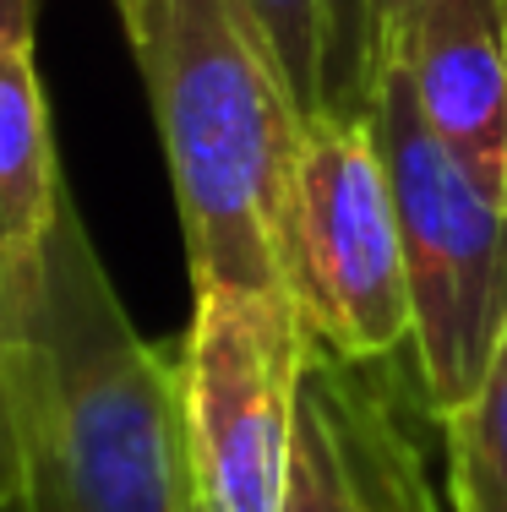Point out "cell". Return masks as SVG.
<instances>
[{
	"mask_svg": "<svg viewBox=\"0 0 507 512\" xmlns=\"http://www.w3.org/2000/svg\"><path fill=\"white\" fill-rule=\"evenodd\" d=\"M273 50H279L289 88L306 115L322 109V60H328V0H251Z\"/></svg>",
	"mask_w": 507,
	"mask_h": 512,
	"instance_id": "cell-12",
	"label": "cell"
},
{
	"mask_svg": "<svg viewBox=\"0 0 507 512\" xmlns=\"http://www.w3.org/2000/svg\"><path fill=\"white\" fill-rule=\"evenodd\" d=\"M33 28H39V0H0V33L6 39L33 44Z\"/></svg>",
	"mask_w": 507,
	"mask_h": 512,
	"instance_id": "cell-13",
	"label": "cell"
},
{
	"mask_svg": "<svg viewBox=\"0 0 507 512\" xmlns=\"http://www.w3.org/2000/svg\"><path fill=\"white\" fill-rule=\"evenodd\" d=\"M66 202L71 197L60 186L50 104H44L33 44L0 33V398L6 404L22 355H28Z\"/></svg>",
	"mask_w": 507,
	"mask_h": 512,
	"instance_id": "cell-7",
	"label": "cell"
},
{
	"mask_svg": "<svg viewBox=\"0 0 507 512\" xmlns=\"http://www.w3.org/2000/svg\"><path fill=\"white\" fill-rule=\"evenodd\" d=\"M317 355L295 295L240 284L191 289L180 338V409L208 512H284L300 393Z\"/></svg>",
	"mask_w": 507,
	"mask_h": 512,
	"instance_id": "cell-4",
	"label": "cell"
},
{
	"mask_svg": "<svg viewBox=\"0 0 507 512\" xmlns=\"http://www.w3.org/2000/svg\"><path fill=\"white\" fill-rule=\"evenodd\" d=\"M382 66V6L377 0H328V60H322L317 115H366Z\"/></svg>",
	"mask_w": 507,
	"mask_h": 512,
	"instance_id": "cell-11",
	"label": "cell"
},
{
	"mask_svg": "<svg viewBox=\"0 0 507 512\" xmlns=\"http://www.w3.org/2000/svg\"><path fill=\"white\" fill-rule=\"evenodd\" d=\"M360 442H366V480H371V512H448V496L426 474L415 436L382 393L360 382Z\"/></svg>",
	"mask_w": 507,
	"mask_h": 512,
	"instance_id": "cell-10",
	"label": "cell"
},
{
	"mask_svg": "<svg viewBox=\"0 0 507 512\" xmlns=\"http://www.w3.org/2000/svg\"><path fill=\"white\" fill-rule=\"evenodd\" d=\"M284 512H371L355 365L322 355V349L306 365L295 469H289Z\"/></svg>",
	"mask_w": 507,
	"mask_h": 512,
	"instance_id": "cell-8",
	"label": "cell"
},
{
	"mask_svg": "<svg viewBox=\"0 0 507 512\" xmlns=\"http://www.w3.org/2000/svg\"><path fill=\"white\" fill-rule=\"evenodd\" d=\"M426 126L507 207V0H415L382 28Z\"/></svg>",
	"mask_w": 507,
	"mask_h": 512,
	"instance_id": "cell-6",
	"label": "cell"
},
{
	"mask_svg": "<svg viewBox=\"0 0 507 512\" xmlns=\"http://www.w3.org/2000/svg\"><path fill=\"white\" fill-rule=\"evenodd\" d=\"M17 507V458H11V425H6V398H0V512Z\"/></svg>",
	"mask_w": 507,
	"mask_h": 512,
	"instance_id": "cell-14",
	"label": "cell"
},
{
	"mask_svg": "<svg viewBox=\"0 0 507 512\" xmlns=\"http://www.w3.org/2000/svg\"><path fill=\"white\" fill-rule=\"evenodd\" d=\"M110 6H115L120 28H126V39H137V33H142V17H148V0H110Z\"/></svg>",
	"mask_w": 507,
	"mask_h": 512,
	"instance_id": "cell-15",
	"label": "cell"
},
{
	"mask_svg": "<svg viewBox=\"0 0 507 512\" xmlns=\"http://www.w3.org/2000/svg\"><path fill=\"white\" fill-rule=\"evenodd\" d=\"M148 77L191 289L295 295L306 109L251 0H148L131 39Z\"/></svg>",
	"mask_w": 507,
	"mask_h": 512,
	"instance_id": "cell-2",
	"label": "cell"
},
{
	"mask_svg": "<svg viewBox=\"0 0 507 512\" xmlns=\"http://www.w3.org/2000/svg\"><path fill=\"white\" fill-rule=\"evenodd\" d=\"M295 300L322 355L377 365L409 349L404 235L366 115H311L295 186Z\"/></svg>",
	"mask_w": 507,
	"mask_h": 512,
	"instance_id": "cell-5",
	"label": "cell"
},
{
	"mask_svg": "<svg viewBox=\"0 0 507 512\" xmlns=\"http://www.w3.org/2000/svg\"><path fill=\"white\" fill-rule=\"evenodd\" d=\"M448 453V512H507V333L475 393L437 414Z\"/></svg>",
	"mask_w": 507,
	"mask_h": 512,
	"instance_id": "cell-9",
	"label": "cell"
},
{
	"mask_svg": "<svg viewBox=\"0 0 507 512\" xmlns=\"http://www.w3.org/2000/svg\"><path fill=\"white\" fill-rule=\"evenodd\" d=\"M366 120L377 131L404 235V278L415 311V360L426 414L475 393L507 333V207L442 148L426 126L404 66L382 50Z\"/></svg>",
	"mask_w": 507,
	"mask_h": 512,
	"instance_id": "cell-3",
	"label": "cell"
},
{
	"mask_svg": "<svg viewBox=\"0 0 507 512\" xmlns=\"http://www.w3.org/2000/svg\"><path fill=\"white\" fill-rule=\"evenodd\" d=\"M377 6H382V28H388V22L398 17V11H409L415 0H377Z\"/></svg>",
	"mask_w": 507,
	"mask_h": 512,
	"instance_id": "cell-16",
	"label": "cell"
},
{
	"mask_svg": "<svg viewBox=\"0 0 507 512\" xmlns=\"http://www.w3.org/2000/svg\"><path fill=\"white\" fill-rule=\"evenodd\" d=\"M197 512H208V502H202V496H197Z\"/></svg>",
	"mask_w": 507,
	"mask_h": 512,
	"instance_id": "cell-17",
	"label": "cell"
},
{
	"mask_svg": "<svg viewBox=\"0 0 507 512\" xmlns=\"http://www.w3.org/2000/svg\"><path fill=\"white\" fill-rule=\"evenodd\" d=\"M11 512H197L180 365L137 333L77 202L11 382Z\"/></svg>",
	"mask_w": 507,
	"mask_h": 512,
	"instance_id": "cell-1",
	"label": "cell"
}]
</instances>
